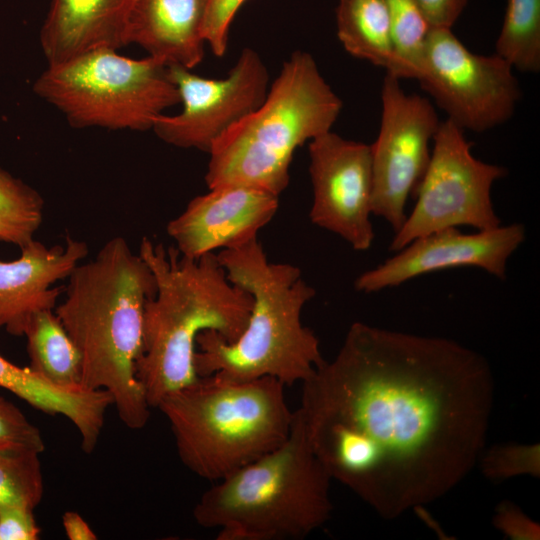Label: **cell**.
<instances>
[{
    "label": "cell",
    "mask_w": 540,
    "mask_h": 540,
    "mask_svg": "<svg viewBox=\"0 0 540 540\" xmlns=\"http://www.w3.org/2000/svg\"><path fill=\"white\" fill-rule=\"evenodd\" d=\"M495 54L513 69L540 70V0H507Z\"/></svg>",
    "instance_id": "23"
},
{
    "label": "cell",
    "mask_w": 540,
    "mask_h": 540,
    "mask_svg": "<svg viewBox=\"0 0 540 540\" xmlns=\"http://www.w3.org/2000/svg\"><path fill=\"white\" fill-rule=\"evenodd\" d=\"M399 79L386 73L381 90V123L371 145L373 169L372 214L396 232L407 216L413 196L431 157L441 121L431 102L407 94Z\"/></svg>",
    "instance_id": "11"
},
{
    "label": "cell",
    "mask_w": 540,
    "mask_h": 540,
    "mask_svg": "<svg viewBox=\"0 0 540 540\" xmlns=\"http://www.w3.org/2000/svg\"><path fill=\"white\" fill-rule=\"evenodd\" d=\"M284 388L272 377L245 382L199 377L156 408L169 422L183 465L216 482L288 438L294 412Z\"/></svg>",
    "instance_id": "6"
},
{
    "label": "cell",
    "mask_w": 540,
    "mask_h": 540,
    "mask_svg": "<svg viewBox=\"0 0 540 540\" xmlns=\"http://www.w3.org/2000/svg\"><path fill=\"white\" fill-rule=\"evenodd\" d=\"M138 253L154 275L156 293L145 304L136 375L148 404L156 408L166 395L199 378L194 367L198 335L213 331L236 341L253 300L229 281L215 253L189 258L146 237Z\"/></svg>",
    "instance_id": "3"
},
{
    "label": "cell",
    "mask_w": 540,
    "mask_h": 540,
    "mask_svg": "<svg viewBox=\"0 0 540 540\" xmlns=\"http://www.w3.org/2000/svg\"><path fill=\"white\" fill-rule=\"evenodd\" d=\"M539 445H504L489 449L479 460L484 474L494 480L518 475L538 477L540 473Z\"/></svg>",
    "instance_id": "26"
},
{
    "label": "cell",
    "mask_w": 540,
    "mask_h": 540,
    "mask_svg": "<svg viewBox=\"0 0 540 540\" xmlns=\"http://www.w3.org/2000/svg\"><path fill=\"white\" fill-rule=\"evenodd\" d=\"M206 5L207 0H135L127 42L167 66L191 70L204 57Z\"/></svg>",
    "instance_id": "18"
},
{
    "label": "cell",
    "mask_w": 540,
    "mask_h": 540,
    "mask_svg": "<svg viewBox=\"0 0 540 540\" xmlns=\"http://www.w3.org/2000/svg\"><path fill=\"white\" fill-rule=\"evenodd\" d=\"M0 388L45 414L67 418L79 432L81 448L88 454L99 441L106 410L112 405L110 394L104 390L54 384L29 366L20 367L1 354Z\"/></svg>",
    "instance_id": "19"
},
{
    "label": "cell",
    "mask_w": 540,
    "mask_h": 540,
    "mask_svg": "<svg viewBox=\"0 0 540 540\" xmlns=\"http://www.w3.org/2000/svg\"><path fill=\"white\" fill-rule=\"evenodd\" d=\"M96 49L50 64L33 90L76 128L145 131L164 110L180 103L166 64Z\"/></svg>",
    "instance_id": "8"
},
{
    "label": "cell",
    "mask_w": 540,
    "mask_h": 540,
    "mask_svg": "<svg viewBox=\"0 0 540 540\" xmlns=\"http://www.w3.org/2000/svg\"><path fill=\"white\" fill-rule=\"evenodd\" d=\"M331 477L316 456L299 409L276 449L216 481L193 509L219 540L302 539L332 513Z\"/></svg>",
    "instance_id": "5"
},
{
    "label": "cell",
    "mask_w": 540,
    "mask_h": 540,
    "mask_svg": "<svg viewBox=\"0 0 540 540\" xmlns=\"http://www.w3.org/2000/svg\"><path fill=\"white\" fill-rule=\"evenodd\" d=\"M40 454L23 448L0 449V507L35 509L40 504L44 494Z\"/></svg>",
    "instance_id": "25"
},
{
    "label": "cell",
    "mask_w": 540,
    "mask_h": 540,
    "mask_svg": "<svg viewBox=\"0 0 540 540\" xmlns=\"http://www.w3.org/2000/svg\"><path fill=\"white\" fill-rule=\"evenodd\" d=\"M168 68L182 110L157 116L151 129L170 145L207 153L228 128L263 102L270 86L267 67L251 48L242 50L222 79L201 77L180 66Z\"/></svg>",
    "instance_id": "12"
},
{
    "label": "cell",
    "mask_w": 540,
    "mask_h": 540,
    "mask_svg": "<svg viewBox=\"0 0 540 540\" xmlns=\"http://www.w3.org/2000/svg\"><path fill=\"white\" fill-rule=\"evenodd\" d=\"M417 80L450 121L482 133L514 115L521 97L513 67L470 51L449 28H433Z\"/></svg>",
    "instance_id": "10"
},
{
    "label": "cell",
    "mask_w": 540,
    "mask_h": 540,
    "mask_svg": "<svg viewBox=\"0 0 540 540\" xmlns=\"http://www.w3.org/2000/svg\"><path fill=\"white\" fill-rule=\"evenodd\" d=\"M313 202L311 222L344 239L354 250H368L374 240L371 145L332 131L309 142Z\"/></svg>",
    "instance_id": "13"
},
{
    "label": "cell",
    "mask_w": 540,
    "mask_h": 540,
    "mask_svg": "<svg viewBox=\"0 0 540 540\" xmlns=\"http://www.w3.org/2000/svg\"><path fill=\"white\" fill-rule=\"evenodd\" d=\"M342 101L314 58L295 51L283 63L263 102L212 145L208 188L239 184L280 195L289 183L296 149L331 131Z\"/></svg>",
    "instance_id": "7"
},
{
    "label": "cell",
    "mask_w": 540,
    "mask_h": 540,
    "mask_svg": "<svg viewBox=\"0 0 540 540\" xmlns=\"http://www.w3.org/2000/svg\"><path fill=\"white\" fill-rule=\"evenodd\" d=\"M135 0H52L40 43L50 64L96 49L128 45L127 30Z\"/></svg>",
    "instance_id": "17"
},
{
    "label": "cell",
    "mask_w": 540,
    "mask_h": 540,
    "mask_svg": "<svg viewBox=\"0 0 540 540\" xmlns=\"http://www.w3.org/2000/svg\"><path fill=\"white\" fill-rule=\"evenodd\" d=\"M464 130L441 121L427 169L413 197L416 203L394 232L389 249L396 252L421 236L459 226L487 230L499 226L491 189L507 171L474 157Z\"/></svg>",
    "instance_id": "9"
},
{
    "label": "cell",
    "mask_w": 540,
    "mask_h": 540,
    "mask_svg": "<svg viewBox=\"0 0 540 540\" xmlns=\"http://www.w3.org/2000/svg\"><path fill=\"white\" fill-rule=\"evenodd\" d=\"M336 25L337 37L350 55L389 69L393 50L385 0H339Z\"/></svg>",
    "instance_id": "21"
},
{
    "label": "cell",
    "mask_w": 540,
    "mask_h": 540,
    "mask_svg": "<svg viewBox=\"0 0 540 540\" xmlns=\"http://www.w3.org/2000/svg\"><path fill=\"white\" fill-rule=\"evenodd\" d=\"M39 535L34 509L18 505L0 507V540H37Z\"/></svg>",
    "instance_id": "29"
},
{
    "label": "cell",
    "mask_w": 540,
    "mask_h": 540,
    "mask_svg": "<svg viewBox=\"0 0 540 540\" xmlns=\"http://www.w3.org/2000/svg\"><path fill=\"white\" fill-rule=\"evenodd\" d=\"M65 534L70 540H95L96 533L89 524L75 511H67L62 516Z\"/></svg>",
    "instance_id": "32"
},
{
    "label": "cell",
    "mask_w": 540,
    "mask_h": 540,
    "mask_svg": "<svg viewBox=\"0 0 540 540\" xmlns=\"http://www.w3.org/2000/svg\"><path fill=\"white\" fill-rule=\"evenodd\" d=\"M432 28L451 29L464 11L467 0H414Z\"/></svg>",
    "instance_id": "31"
},
{
    "label": "cell",
    "mask_w": 540,
    "mask_h": 540,
    "mask_svg": "<svg viewBox=\"0 0 540 540\" xmlns=\"http://www.w3.org/2000/svg\"><path fill=\"white\" fill-rule=\"evenodd\" d=\"M40 193L0 167V242L24 247L34 240L44 214Z\"/></svg>",
    "instance_id": "24"
},
{
    "label": "cell",
    "mask_w": 540,
    "mask_h": 540,
    "mask_svg": "<svg viewBox=\"0 0 540 540\" xmlns=\"http://www.w3.org/2000/svg\"><path fill=\"white\" fill-rule=\"evenodd\" d=\"M521 223L500 224L473 233L458 228L439 230L414 239L389 259L361 273L357 291L375 293L419 276L459 267H476L504 280L507 263L525 240Z\"/></svg>",
    "instance_id": "14"
},
{
    "label": "cell",
    "mask_w": 540,
    "mask_h": 540,
    "mask_svg": "<svg viewBox=\"0 0 540 540\" xmlns=\"http://www.w3.org/2000/svg\"><path fill=\"white\" fill-rule=\"evenodd\" d=\"M217 258L229 281L250 293L253 304L236 341L213 331L198 335L197 375L236 382L272 377L285 386L311 377L324 359L318 338L302 324V309L316 293L301 270L270 262L257 236L221 250Z\"/></svg>",
    "instance_id": "4"
},
{
    "label": "cell",
    "mask_w": 540,
    "mask_h": 540,
    "mask_svg": "<svg viewBox=\"0 0 540 540\" xmlns=\"http://www.w3.org/2000/svg\"><path fill=\"white\" fill-rule=\"evenodd\" d=\"M494 522L496 528L511 539H539V525L511 503L505 502L498 506Z\"/></svg>",
    "instance_id": "30"
},
{
    "label": "cell",
    "mask_w": 540,
    "mask_h": 540,
    "mask_svg": "<svg viewBox=\"0 0 540 540\" xmlns=\"http://www.w3.org/2000/svg\"><path fill=\"white\" fill-rule=\"evenodd\" d=\"M391 29L393 57L387 74L397 79H416L432 31L414 0H385Z\"/></svg>",
    "instance_id": "22"
},
{
    "label": "cell",
    "mask_w": 540,
    "mask_h": 540,
    "mask_svg": "<svg viewBox=\"0 0 540 540\" xmlns=\"http://www.w3.org/2000/svg\"><path fill=\"white\" fill-rule=\"evenodd\" d=\"M301 384L316 456L385 518L444 496L483 453L492 373L453 340L356 322Z\"/></svg>",
    "instance_id": "1"
},
{
    "label": "cell",
    "mask_w": 540,
    "mask_h": 540,
    "mask_svg": "<svg viewBox=\"0 0 540 540\" xmlns=\"http://www.w3.org/2000/svg\"><path fill=\"white\" fill-rule=\"evenodd\" d=\"M67 279L66 296L54 311L80 354L82 385L108 392L121 422L143 428L151 407L136 364L145 304L156 293L151 269L118 236Z\"/></svg>",
    "instance_id": "2"
},
{
    "label": "cell",
    "mask_w": 540,
    "mask_h": 540,
    "mask_svg": "<svg viewBox=\"0 0 540 540\" xmlns=\"http://www.w3.org/2000/svg\"><path fill=\"white\" fill-rule=\"evenodd\" d=\"M23 448L42 453L45 450L40 430L12 402L0 396V449Z\"/></svg>",
    "instance_id": "27"
},
{
    "label": "cell",
    "mask_w": 540,
    "mask_h": 540,
    "mask_svg": "<svg viewBox=\"0 0 540 540\" xmlns=\"http://www.w3.org/2000/svg\"><path fill=\"white\" fill-rule=\"evenodd\" d=\"M12 261H0V331L23 336L33 314L55 309L62 289L55 286L69 277L88 254L87 244L71 236L64 244L48 247L32 240Z\"/></svg>",
    "instance_id": "16"
},
{
    "label": "cell",
    "mask_w": 540,
    "mask_h": 540,
    "mask_svg": "<svg viewBox=\"0 0 540 540\" xmlns=\"http://www.w3.org/2000/svg\"><path fill=\"white\" fill-rule=\"evenodd\" d=\"M246 0H207L203 24V38L212 53L224 56L229 28L233 18Z\"/></svg>",
    "instance_id": "28"
},
{
    "label": "cell",
    "mask_w": 540,
    "mask_h": 540,
    "mask_svg": "<svg viewBox=\"0 0 540 540\" xmlns=\"http://www.w3.org/2000/svg\"><path fill=\"white\" fill-rule=\"evenodd\" d=\"M279 207V196L239 184L209 188L194 197L167 225L180 254L200 258L241 244L268 224Z\"/></svg>",
    "instance_id": "15"
},
{
    "label": "cell",
    "mask_w": 540,
    "mask_h": 540,
    "mask_svg": "<svg viewBox=\"0 0 540 540\" xmlns=\"http://www.w3.org/2000/svg\"><path fill=\"white\" fill-rule=\"evenodd\" d=\"M23 336L33 371L60 386L82 385L80 354L54 309L33 314Z\"/></svg>",
    "instance_id": "20"
}]
</instances>
